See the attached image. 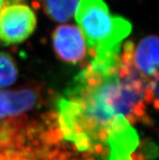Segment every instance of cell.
Listing matches in <instances>:
<instances>
[{"label": "cell", "instance_id": "1", "mask_svg": "<svg viewBox=\"0 0 159 160\" xmlns=\"http://www.w3.org/2000/svg\"><path fill=\"white\" fill-rule=\"evenodd\" d=\"M76 20L93 57L119 55L121 42L132 31V24L113 15L104 0H80Z\"/></svg>", "mask_w": 159, "mask_h": 160}, {"label": "cell", "instance_id": "2", "mask_svg": "<svg viewBox=\"0 0 159 160\" xmlns=\"http://www.w3.org/2000/svg\"><path fill=\"white\" fill-rule=\"evenodd\" d=\"M37 26V16L32 8L20 2H9L0 11V44L23 42Z\"/></svg>", "mask_w": 159, "mask_h": 160}, {"label": "cell", "instance_id": "3", "mask_svg": "<svg viewBox=\"0 0 159 160\" xmlns=\"http://www.w3.org/2000/svg\"><path fill=\"white\" fill-rule=\"evenodd\" d=\"M53 44L57 55L67 63H78L86 52L82 32L78 27L72 24L57 27L53 34Z\"/></svg>", "mask_w": 159, "mask_h": 160}, {"label": "cell", "instance_id": "4", "mask_svg": "<svg viewBox=\"0 0 159 160\" xmlns=\"http://www.w3.org/2000/svg\"><path fill=\"white\" fill-rule=\"evenodd\" d=\"M130 60L134 68L145 81L157 76L158 38L155 35L145 37L134 47L128 42Z\"/></svg>", "mask_w": 159, "mask_h": 160}, {"label": "cell", "instance_id": "5", "mask_svg": "<svg viewBox=\"0 0 159 160\" xmlns=\"http://www.w3.org/2000/svg\"><path fill=\"white\" fill-rule=\"evenodd\" d=\"M37 101L38 95L33 89L0 90V123L29 112Z\"/></svg>", "mask_w": 159, "mask_h": 160}, {"label": "cell", "instance_id": "6", "mask_svg": "<svg viewBox=\"0 0 159 160\" xmlns=\"http://www.w3.org/2000/svg\"><path fill=\"white\" fill-rule=\"evenodd\" d=\"M46 14L57 22H67L74 15L79 0H37Z\"/></svg>", "mask_w": 159, "mask_h": 160}, {"label": "cell", "instance_id": "7", "mask_svg": "<svg viewBox=\"0 0 159 160\" xmlns=\"http://www.w3.org/2000/svg\"><path fill=\"white\" fill-rule=\"evenodd\" d=\"M18 75L14 59L6 53L0 52V89L13 85Z\"/></svg>", "mask_w": 159, "mask_h": 160}, {"label": "cell", "instance_id": "8", "mask_svg": "<svg viewBox=\"0 0 159 160\" xmlns=\"http://www.w3.org/2000/svg\"><path fill=\"white\" fill-rule=\"evenodd\" d=\"M0 160H30L27 159L20 154L10 152H0Z\"/></svg>", "mask_w": 159, "mask_h": 160}, {"label": "cell", "instance_id": "9", "mask_svg": "<svg viewBox=\"0 0 159 160\" xmlns=\"http://www.w3.org/2000/svg\"><path fill=\"white\" fill-rule=\"evenodd\" d=\"M9 2H10V0H0V11L2 10V8Z\"/></svg>", "mask_w": 159, "mask_h": 160}, {"label": "cell", "instance_id": "10", "mask_svg": "<svg viewBox=\"0 0 159 160\" xmlns=\"http://www.w3.org/2000/svg\"><path fill=\"white\" fill-rule=\"evenodd\" d=\"M12 2H20V1H22V0H12Z\"/></svg>", "mask_w": 159, "mask_h": 160}]
</instances>
